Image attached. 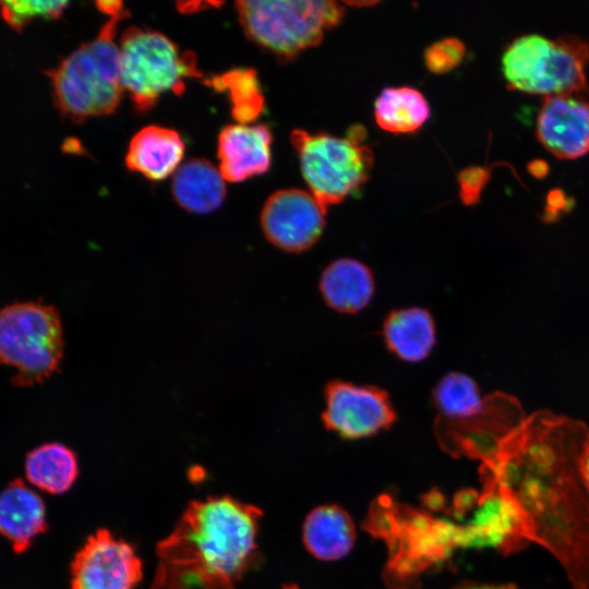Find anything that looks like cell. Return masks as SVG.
Here are the masks:
<instances>
[{
    "label": "cell",
    "mask_w": 589,
    "mask_h": 589,
    "mask_svg": "<svg viewBox=\"0 0 589 589\" xmlns=\"http://www.w3.org/2000/svg\"><path fill=\"white\" fill-rule=\"evenodd\" d=\"M588 445L584 422L540 410L480 466L483 484L513 506L525 544L550 551L573 589H589V491L581 471Z\"/></svg>",
    "instance_id": "obj_1"
},
{
    "label": "cell",
    "mask_w": 589,
    "mask_h": 589,
    "mask_svg": "<svg viewBox=\"0 0 589 589\" xmlns=\"http://www.w3.org/2000/svg\"><path fill=\"white\" fill-rule=\"evenodd\" d=\"M262 512L231 496L189 503L156 546L151 589H235L257 561Z\"/></svg>",
    "instance_id": "obj_2"
},
{
    "label": "cell",
    "mask_w": 589,
    "mask_h": 589,
    "mask_svg": "<svg viewBox=\"0 0 589 589\" xmlns=\"http://www.w3.org/2000/svg\"><path fill=\"white\" fill-rule=\"evenodd\" d=\"M127 15L128 12L109 16L94 39L47 72L55 104L64 118L82 122L109 116L119 107L123 88L116 34Z\"/></svg>",
    "instance_id": "obj_3"
},
{
    "label": "cell",
    "mask_w": 589,
    "mask_h": 589,
    "mask_svg": "<svg viewBox=\"0 0 589 589\" xmlns=\"http://www.w3.org/2000/svg\"><path fill=\"white\" fill-rule=\"evenodd\" d=\"M589 43L576 36L550 39L539 34L517 37L502 56V72L508 86L545 96L586 97Z\"/></svg>",
    "instance_id": "obj_4"
},
{
    "label": "cell",
    "mask_w": 589,
    "mask_h": 589,
    "mask_svg": "<svg viewBox=\"0 0 589 589\" xmlns=\"http://www.w3.org/2000/svg\"><path fill=\"white\" fill-rule=\"evenodd\" d=\"M236 11L247 37L281 61L318 45L345 15L340 3L322 0H242Z\"/></svg>",
    "instance_id": "obj_5"
},
{
    "label": "cell",
    "mask_w": 589,
    "mask_h": 589,
    "mask_svg": "<svg viewBox=\"0 0 589 589\" xmlns=\"http://www.w3.org/2000/svg\"><path fill=\"white\" fill-rule=\"evenodd\" d=\"M120 80L123 92L139 113L153 109L166 93L180 95L187 79H201L196 57L163 33L130 27L119 41Z\"/></svg>",
    "instance_id": "obj_6"
},
{
    "label": "cell",
    "mask_w": 589,
    "mask_h": 589,
    "mask_svg": "<svg viewBox=\"0 0 589 589\" xmlns=\"http://www.w3.org/2000/svg\"><path fill=\"white\" fill-rule=\"evenodd\" d=\"M290 141L310 193L326 209L359 192L370 177L373 152L361 127H352L346 136L297 129Z\"/></svg>",
    "instance_id": "obj_7"
},
{
    "label": "cell",
    "mask_w": 589,
    "mask_h": 589,
    "mask_svg": "<svg viewBox=\"0 0 589 589\" xmlns=\"http://www.w3.org/2000/svg\"><path fill=\"white\" fill-rule=\"evenodd\" d=\"M62 357L63 330L55 306L26 301L0 310V364L15 370L14 385L43 383L58 371Z\"/></svg>",
    "instance_id": "obj_8"
},
{
    "label": "cell",
    "mask_w": 589,
    "mask_h": 589,
    "mask_svg": "<svg viewBox=\"0 0 589 589\" xmlns=\"http://www.w3.org/2000/svg\"><path fill=\"white\" fill-rule=\"evenodd\" d=\"M524 419L519 400L498 392L485 396V407L476 418L450 422L437 417L434 431L440 445L450 455L482 462Z\"/></svg>",
    "instance_id": "obj_9"
},
{
    "label": "cell",
    "mask_w": 589,
    "mask_h": 589,
    "mask_svg": "<svg viewBox=\"0 0 589 589\" xmlns=\"http://www.w3.org/2000/svg\"><path fill=\"white\" fill-rule=\"evenodd\" d=\"M142 576V562L133 546L99 529L73 558L71 589H134Z\"/></svg>",
    "instance_id": "obj_10"
},
{
    "label": "cell",
    "mask_w": 589,
    "mask_h": 589,
    "mask_svg": "<svg viewBox=\"0 0 589 589\" xmlns=\"http://www.w3.org/2000/svg\"><path fill=\"white\" fill-rule=\"evenodd\" d=\"M325 401L322 420L344 438L374 435L396 420L387 393L376 386L333 381L326 385Z\"/></svg>",
    "instance_id": "obj_11"
},
{
    "label": "cell",
    "mask_w": 589,
    "mask_h": 589,
    "mask_svg": "<svg viewBox=\"0 0 589 589\" xmlns=\"http://www.w3.org/2000/svg\"><path fill=\"white\" fill-rule=\"evenodd\" d=\"M326 208L309 192L283 189L268 196L261 212L266 239L286 252L312 247L325 226Z\"/></svg>",
    "instance_id": "obj_12"
},
{
    "label": "cell",
    "mask_w": 589,
    "mask_h": 589,
    "mask_svg": "<svg viewBox=\"0 0 589 589\" xmlns=\"http://www.w3.org/2000/svg\"><path fill=\"white\" fill-rule=\"evenodd\" d=\"M536 133L545 149L557 158L584 156L589 152V103L577 95L543 97Z\"/></svg>",
    "instance_id": "obj_13"
},
{
    "label": "cell",
    "mask_w": 589,
    "mask_h": 589,
    "mask_svg": "<svg viewBox=\"0 0 589 589\" xmlns=\"http://www.w3.org/2000/svg\"><path fill=\"white\" fill-rule=\"evenodd\" d=\"M273 134L266 124H230L217 139L218 169L237 183L261 176L271 167Z\"/></svg>",
    "instance_id": "obj_14"
},
{
    "label": "cell",
    "mask_w": 589,
    "mask_h": 589,
    "mask_svg": "<svg viewBox=\"0 0 589 589\" xmlns=\"http://www.w3.org/2000/svg\"><path fill=\"white\" fill-rule=\"evenodd\" d=\"M185 144L173 129L147 125L131 139L125 155V166L152 181L173 175L181 165Z\"/></svg>",
    "instance_id": "obj_15"
},
{
    "label": "cell",
    "mask_w": 589,
    "mask_h": 589,
    "mask_svg": "<svg viewBox=\"0 0 589 589\" xmlns=\"http://www.w3.org/2000/svg\"><path fill=\"white\" fill-rule=\"evenodd\" d=\"M47 530L46 509L39 495L15 479L0 493V533L16 553Z\"/></svg>",
    "instance_id": "obj_16"
},
{
    "label": "cell",
    "mask_w": 589,
    "mask_h": 589,
    "mask_svg": "<svg viewBox=\"0 0 589 589\" xmlns=\"http://www.w3.org/2000/svg\"><path fill=\"white\" fill-rule=\"evenodd\" d=\"M171 193L181 208L194 214H208L224 203L226 181L211 161L192 158L173 173Z\"/></svg>",
    "instance_id": "obj_17"
},
{
    "label": "cell",
    "mask_w": 589,
    "mask_h": 589,
    "mask_svg": "<svg viewBox=\"0 0 589 589\" xmlns=\"http://www.w3.org/2000/svg\"><path fill=\"white\" fill-rule=\"evenodd\" d=\"M302 539L306 550L322 561L346 556L356 540L354 525L349 514L336 505L314 508L305 518Z\"/></svg>",
    "instance_id": "obj_18"
},
{
    "label": "cell",
    "mask_w": 589,
    "mask_h": 589,
    "mask_svg": "<svg viewBox=\"0 0 589 589\" xmlns=\"http://www.w3.org/2000/svg\"><path fill=\"white\" fill-rule=\"evenodd\" d=\"M320 289L330 308L342 313H356L370 302L374 280L366 265L346 257L332 262L325 268Z\"/></svg>",
    "instance_id": "obj_19"
},
{
    "label": "cell",
    "mask_w": 589,
    "mask_h": 589,
    "mask_svg": "<svg viewBox=\"0 0 589 589\" xmlns=\"http://www.w3.org/2000/svg\"><path fill=\"white\" fill-rule=\"evenodd\" d=\"M383 335L398 358L418 362L425 359L435 342V326L429 311L407 308L393 311L384 322Z\"/></svg>",
    "instance_id": "obj_20"
},
{
    "label": "cell",
    "mask_w": 589,
    "mask_h": 589,
    "mask_svg": "<svg viewBox=\"0 0 589 589\" xmlns=\"http://www.w3.org/2000/svg\"><path fill=\"white\" fill-rule=\"evenodd\" d=\"M374 119L384 131L394 134L414 133L431 115L424 95L410 86L386 87L374 101Z\"/></svg>",
    "instance_id": "obj_21"
},
{
    "label": "cell",
    "mask_w": 589,
    "mask_h": 589,
    "mask_svg": "<svg viewBox=\"0 0 589 589\" xmlns=\"http://www.w3.org/2000/svg\"><path fill=\"white\" fill-rule=\"evenodd\" d=\"M26 478L51 494L67 492L79 474L76 454L67 445L51 442L34 448L25 459Z\"/></svg>",
    "instance_id": "obj_22"
},
{
    "label": "cell",
    "mask_w": 589,
    "mask_h": 589,
    "mask_svg": "<svg viewBox=\"0 0 589 589\" xmlns=\"http://www.w3.org/2000/svg\"><path fill=\"white\" fill-rule=\"evenodd\" d=\"M204 83L215 91L227 93L231 116L239 124H252L265 111V97L254 69H232L206 79Z\"/></svg>",
    "instance_id": "obj_23"
},
{
    "label": "cell",
    "mask_w": 589,
    "mask_h": 589,
    "mask_svg": "<svg viewBox=\"0 0 589 589\" xmlns=\"http://www.w3.org/2000/svg\"><path fill=\"white\" fill-rule=\"evenodd\" d=\"M433 400L440 410L437 417L462 422L479 416L485 407L476 382L466 374L453 372L445 375L433 390Z\"/></svg>",
    "instance_id": "obj_24"
},
{
    "label": "cell",
    "mask_w": 589,
    "mask_h": 589,
    "mask_svg": "<svg viewBox=\"0 0 589 589\" xmlns=\"http://www.w3.org/2000/svg\"><path fill=\"white\" fill-rule=\"evenodd\" d=\"M68 5L67 1H0V15L9 26L20 32L34 19L60 17Z\"/></svg>",
    "instance_id": "obj_25"
},
{
    "label": "cell",
    "mask_w": 589,
    "mask_h": 589,
    "mask_svg": "<svg viewBox=\"0 0 589 589\" xmlns=\"http://www.w3.org/2000/svg\"><path fill=\"white\" fill-rule=\"evenodd\" d=\"M466 55V47L456 37H447L431 44L423 53L426 69L434 74H444L456 69Z\"/></svg>",
    "instance_id": "obj_26"
},
{
    "label": "cell",
    "mask_w": 589,
    "mask_h": 589,
    "mask_svg": "<svg viewBox=\"0 0 589 589\" xmlns=\"http://www.w3.org/2000/svg\"><path fill=\"white\" fill-rule=\"evenodd\" d=\"M489 177L490 171L479 166L465 168L459 173V194L465 204L470 205L479 200Z\"/></svg>",
    "instance_id": "obj_27"
},
{
    "label": "cell",
    "mask_w": 589,
    "mask_h": 589,
    "mask_svg": "<svg viewBox=\"0 0 589 589\" xmlns=\"http://www.w3.org/2000/svg\"><path fill=\"white\" fill-rule=\"evenodd\" d=\"M548 204L544 211L546 220L557 217L558 213L564 209L568 203L564 193L560 190H553L546 197Z\"/></svg>",
    "instance_id": "obj_28"
},
{
    "label": "cell",
    "mask_w": 589,
    "mask_h": 589,
    "mask_svg": "<svg viewBox=\"0 0 589 589\" xmlns=\"http://www.w3.org/2000/svg\"><path fill=\"white\" fill-rule=\"evenodd\" d=\"M528 170L532 176L543 178L549 172V165L542 159H534L529 163Z\"/></svg>",
    "instance_id": "obj_29"
},
{
    "label": "cell",
    "mask_w": 589,
    "mask_h": 589,
    "mask_svg": "<svg viewBox=\"0 0 589 589\" xmlns=\"http://www.w3.org/2000/svg\"><path fill=\"white\" fill-rule=\"evenodd\" d=\"M456 589H519L515 585H489L478 582H465L459 585Z\"/></svg>",
    "instance_id": "obj_30"
},
{
    "label": "cell",
    "mask_w": 589,
    "mask_h": 589,
    "mask_svg": "<svg viewBox=\"0 0 589 589\" xmlns=\"http://www.w3.org/2000/svg\"><path fill=\"white\" fill-rule=\"evenodd\" d=\"M581 471H582L584 481L589 491V445L582 459Z\"/></svg>",
    "instance_id": "obj_31"
},
{
    "label": "cell",
    "mask_w": 589,
    "mask_h": 589,
    "mask_svg": "<svg viewBox=\"0 0 589 589\" xmlns=\"http://www.w3.org/2000/svg\"><path fill=\"white\" fill-rule=\"evenodd\" d=\"M284 589H299L296 585L285 586Z\"/></svg>",
    "instance_id": "obj_32"
}]
</instances>
